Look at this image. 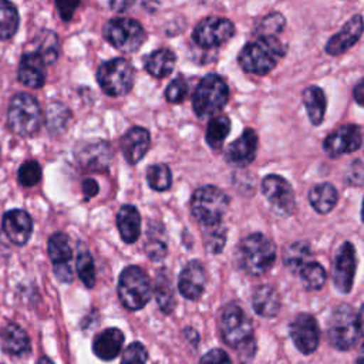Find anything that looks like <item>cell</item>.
<instances>
[{"label": "cell", "mask_w": 364, "mask_h": 364, "mask_svg": "<svg viewBox=\"0 0 364 364\" xmlns=\"http://www.w3.org/2000/svg\"><path fill=\"white\" fill-rule=\"evenodd\" d=\"M37 364H54V363L50 358H47V357H41Z\"/></svg>", "instance_id": "f5cc1de1"}, {"label": "cell", "mask_w": 364, "mask_h": 364, "mask_svg": "<svg viewBox=\"0 0 364 364\" xmlns=\"http://www.w3.org/2000/svg\"><path fill=\"white\" fill-rule=\"evenodd\" d=\"M38 44H37V53L41 55L43 61L46 65L53 64L57 57H58V37L54 31L50 30H43L38 37Z\"/></svg>", "instance_id": "8d00e7d4"}, {"label": "cell", "mask_w": 364, "mask_h": 364, "mask_svg": "<svg viewBox=\"0 0 364 364\" xmlns=\"http://www.w3.org/2000/svg\"><path fill=\"white\" fill-rule=\"evenodd\" d=\"M102 36L122 53H134L145 41L144 27L129 17L109 18L102 27Z\"/></svg>", "instance_id": "30bf717a"}, {"label": "cell", "mask_w": 364, "mask_h": 364, "mask_svg": "<svg viewBox=\"0 0 364 364\" xmlns=\"http://www.w3.org/2000/svg\"><path fill=\"white\" fill-rule=\"evenodd\" d=\"M363 34V17L361 14H354L333 37L326 43L324 51L333 57L344 54L350 50Z\"/></svg>", "instance_id": "ac0fdd59"}, {"label": "cell", "mask_w": 364, "mask_h": 364, "mask_svg": "<svg viewBox=\"0 0 364 364\" xmlns=\"http://www.w3.org/2000/svg\"><path fill=\"white\" fill-rule=\"evenodd\" d=\"M18 81L28 88H41L46 82V63L37 51H30L23 54L18 71Z\"/></svg>", "instance_id": "7402d4cb"}, {"label": "cell", "mask_w": 364, "mask_h": 364, "mask_svg": "<svg viewBox=\"0 0 364 364\" xmlns=\"http://www.w3.org/2000/svg\"><path fill=\"white\" fill-rule=\"evenodd\" d=\"M41 121L43 114L36 97L18 92L11 98L7 109V125L14 134L31 136L40 129Z\"/></svg>", "instance_id": "5b68a950"}, {"label": "cell", "mask_w": 364, "mask_h": 364, "mask_svg": "<svg viewBox=\"0 0 364 364\" xmlns=\"http://www.w3.org/2000/svg\"><path fill=\"white\" fill-rule=\"evenodd\" d=\"M176 63V55L169 48H158L151 53L145 61V70L155 78L168 77Z\"/></svg>", "instance_id": "f1b7e54d"}, {"label": "cell", "mask_w": 364, "mask_h": 364, "mask_svg": "<svg viewBox=\"0 0 364 364\" xmlns=\"http://www.w3.org/2000/svg\"><path fill=\"white\" fill-rule=\"evenodd\" d=\"M186 95H188V82L182 75L172 80L165 90V98L171 104L182 102L186 98Z\"/></svg>", "instance_id": "7bdbcfd3"}, {"label": "cell", "mask_w": 364, "mask_h": 364, "mask_svg": "<svg viewBox=\"0 0 364 364\" xmlns=\"http://www.w3.org/2000/svg\"><path fill=\"white\" fill-rule=\"evenodd\" d=\"M363 333V309L355 313L348 304L337 306L328 318V341L337 350H350Z\"/></svg>", "instance_id": "3957f363"}, {"label": "cell", "mask_w": 364, "mask_h": 364, "mask_svg": "<svg viewBox=\"0 0 364 364\" xmlns=\"http://www.w3.org/2000/svg\"><path fill=\"white\" fill-rule=\"evenodd\" d=\"M311 250L307 242H296L291 243L283 255V263L291 273H299V270L310 262Z\"/></svg>", "instance_id": "4dcf8cb0"}, {"label": "cell", "mask_w": 364, "mask_h": 364, "mask_svg": "<svg viewBox=\"0 0 364 364\" xmlns=\"http://www.w3.org/2000/svg\"><path fill=\"white\" fill-rule=\"evenodd\" d=\"M239 267L250 276L264 274L276 260V245L263 233L245 236L236 246Z\"/></svg>", "instance_id": "7a4b0ae2"}, {"label": "cell", "mask_w": 364, "mask_h": 364, "mask_svg": "<svg viewBox=\"0 0 364 364\" xmlns=\"http://www.w3.org/2000/svg\"><path fill=\"white\" fill-rule=\"evenodd\" d=\"M145 252L149 259L152 260H161L166 255V246L162 240H149L145 245Z\"/></svg>", "instance_id": "bcb514c9"}, {"label": "cell", "mask_w": 364, "mask_h": 364, "mask_svg": "<svg viewBox=\"0 0 364 364\" xmlns=\"http://www.w3.org/2000/svg\"><path fill=\"white\" fill-rule=\"evenodd\" d=\"M203 239L206 243V247L212 253H219L223 249V245L226 242V229L222 223L205 228L203 230Z\"/></svg>", "instance_id": "60d3db41"}, {"label": "cell", "mask_w": 364, "mask_h": 364, "mask_svg": "<svg viewBox=\"0 0 364 364\" xmlns=\"http://www.w3.org/2000/svg\"><path fill=\"white\" fill-rule=\"evenodd\" d=\"M363 363V357H361V354L358 355V360H357V364H361Z\"/></svg>", "instance_id": "db71d44e"}, {"label": "cell", "mask_w": 364, "mask_h": 364, "mask_svg": "<svg viewBox=\"0 0 364 364\" xmlns=\"http://www.w3.org/2000/svg\"><path fill=\"white\" fill-rule=\"evenodd\" d=\"M117 228L121 239L131 245L136 242L141 232V215L134 205H122L117 213Z\"/></svg>", "instance_id": "484cf974"}, {"label": "cell", "mask_w": 364, "mask_h": 364, "mask_svg": "<svg viewBox=\"0 0 364 364\" xmlns=\"http://www.w3.org/2000/svg\"><path fill=\"white\" fill-rule=\"evenodd\" d=\"M1 228L6 236L17 246L28 242L33 232L31 216L23 209H11L3 215Z\"/></svg>", "instance_id": "d6986e66"}, {"label": "cell", "mask_w": 364, "mask_h": 364, "mask_svg": "<svg viewBox=\"0 0 364 364\" xmlns=\"http://www.w3.org/2000/svg\"><path fill=\"white\" fill-rule=\"evenodd\" d=\"M235 34V24L225 17H206L200 20L192 31V40L203 48L218 47Z\"/></svg>", "instance_id": "7c38bea8"}, {"label": "cell", "mask_w": 364, "mask_h": 364, "mask_svg": "<svg viewBox=\"0 0 364 364\" xmlns=\"http://www.w3.org/2000/svg\"><path fill=\"white\" fill-rule=\"evenodd\" d=\"M290 337L296 348L303 354H311L316 351L320 340V330L316 318L311 314H297L289 327Z\"/></svg>", "instance_id": "5bb4252c"}, {"label": "cell", "mask_w": 364, "mask_h": 364, "mask_svg": "<svg viewBox=\"0 0 364 364\" xmlns=\"http://www.w3.org/2000/svg\"><path fill=\"white\" fill-rule=\"evenodd\" d=\"M146 182L154 191H166L172 185V173L168 165L154 164L146 169Z\"/></svg>", "instance_id": "74e56055"}, {"label": "cell", "mask_w": 364, "mask_h": 364, "mask_svg": "<svg viewBox=\"0 0 364 364\" xmlns=\"http://www.w3.org/2000/svg\"><path fill=\"white\" fill-rule=\"evenodd\" d=\"M0 344L4 353L10 355H24L30 351V338L27 333L14 323L6 324L0 330Z\"/></svg>", "instance_id": "d4e9b609"}, {"label": "cell", "mask_w": 364, "mask_h": 364, "mask_svg": "<svg viewBox=\"0 0 364 364\" xmlns=\"http://www.w3.org/2000/svg\"><path fill=\"white\" fill-rule=\"evenodd\" d=\"M286 20L282 13L279 11H272L267 16H264L260 23L256 27V34L257 36H276L284 28Z\"/></svg>", "instance_id": "f35d334b"}, {"label": "cell", "mask_w": 364, "mask_h": 364, "mask_svg": "<svg viewBox=\"0 0 364 364\" xmlns=\"http://www.w3.org/2000/svg\"><path fill=\"white\" fill-rule=\"evenodd\" d=\"M70 118V111L60 102H54L48 107L47 111V125L48 129L55 132V131H61L67 121Z\"/></svg>", "instance_id": "b9f144b4"}, {"label": "cell", "mask_w": 364, "mask_h": 364, "mask_svg": "<svg viewBox=\"0 0 364 364\" xmlns=\"http://www.w3.org/2000/svg\"><path fill=\"white\" fill-rule=\"evenodd\" d=\"M355 247L350 242H344L336 255L333 267V283L340 293H348L354 283L355 274Z\"/></svg>", "instance_id": "2e32d148"}, {"label": "cell", "mask_w": 364, "mask_h": 364, "mask_svg": "<svg viewBox=\"0 0 364 364\" xmlns=\"http://www.w3.org/2000/svg\"><path fill=\"white\" fill-rule=\"evenodd\" d=\"M122 344H124L122 331L119 328L109 327L100 331L94 337L92 351L98 358L104 361H109L119 354Z\"/></svg>", "instance_id": "cb8c5ba5"}, {"label": "cell", "mask_w": 364, "mask_h": 364, "mask_svg": "<svg viewBox=\"0 0 364 364\" xmlns=\"http://www.w3.org/2000/svg\"><path fill=\"white\" fill-rule=\"evenodd\" d=\"M18 11L10 0H0V40L11 38L18 28Z\"/></svg>", "instance_id": "d6a6232c"}, {"label": "cell", "mask_w": 364, "mask_h": 364, "mask_svg": "<svg viewBox=\"0 0 364 364\" xmlns=\"http://www.w3.org/2000/svg\"><path fill=\"white\" fill-rule=\"evenodd\" d=\"M48 256L54 266V274L60 282L70 283L74 277L71 267L73 250L70 246V239L65 233L57 232L48 239Z\"/></svg>", "instance_id": "9a60e30c"}, {"label": "cell", "mask_w": 364, "mask_h": 364, "mask_svg": "<svg viewBox=\"0 0 364 364\" xmlns=\"http://www.w3.org/2000/svg\"><path fill=\"white\" fill-rule=\"evenodd\" d=\"M149 131L142 127L129 128L121 138V151L128 164L139 162L149 148Z\"/></svg>", "instance_id": "603a6c76"}, {"label": "cell", "mask_w": 364, "mask_h": 364, "mask_svg": "<svg viewBox=\"0 0 364 364\" xmlns=\"http://www.w3.org/2000/svg\"><path fill=\"white\" fill-rule=\"evenodd\" d=\"M361 144H363L361 127L355 124H347V125L338 127L336 131L328 134L324 139L323 148L328 156L337 158L340 155L350 154L360 149Z\"/></svg>", "instance_id": "4fadbf2b"}, {"label": "cell", "mask_w": 364, "mask_h": 364, "mask_svg": "<svg viewBox=\"0 0 364 364\" xmlns=\"http://www.w3.org/2000/svg\"><path fill=\"white\" fill-rule=\"evenodd\" d=\"M286 47L276 36H259L243 46L237 55L240 67L255 75H266L284 57Z\"/></svg>", "instance_id": "6da1fadb"}, {"label": "cell", "mask_w": 364, "mask_h": 364, "mask_svg": "<svg viewBox=\"0 0 364 364\" xmlns=\"http://www.w3.org/2000/svg\"><path fill=\"white\" fill-rule=\"evenodd\" d=\"M353 97H354V100L357 101L358 105L363 104V101H364V81H363V80H360V81L357 82V85L354 87V90H353Z\"/></svg>", "instance_id": "816d5d0a"}, {"label": "cell", "mask_w": 364, "mask_h": 364, "mask_svg": "<svg viewBox=\"0 0 364 364\" xmlns=\"http://www.w3.org/2000/svg\"><path fill=\"white\" fill-rule=\"evenodd\" d=\"M347 181L351 185L361 186V183H363V162H361V159H355L350 165V169L347 172Z\"/></svg>", "instance_id": "c3c4849f"}, {"label": "cell", "mask_w": 364, "mask_h": 364, "mask_svg": "<svg viewBox=\"0 0 364 364\" xmlns=\"http://www.w3.org/2000/svg\"><path fill=\"white\" fill-rule=\"evenodd\" d=\"M230 131V119L226 115H216L208 122L206 128V142L210 148L218 149L225 142Z\"/></svg>", "instance_id": "e575fe53"}, {"label": "cell", "mask_w": 364, "mask_h": 364, "mask_svg": "<svg viewBox=\"0 0 364 364\" xmlns=\"http://www.w3.org/2000/svg\"><path fill=\"white\" fill-rule=\"evenodd\" d=\"M135 71L125 58H111L104 61L97 70V81L101 90L109 97L125 95L131 91Z\"/></svg>", "instance_id": "9c48e42d"}, {"label": "cell", "mask_w": 364, "mask_h": 364, "mask_svg": "<svg viewBox=\"0 0 364 364\" xmlns=\"http://www.w3.org/2000/svg\"><path fill=\"white\" fill-rule=\"evenodd\" d=\"M118 297L122 306L132 311L141 310L149 301V277L139 266L132 264L121 272L118 280Z\"/></svg>", "instance_id": "ba28073f"}, {"label": "cell", "mask_w": 364, "mask_h": 364, "mask_svg": "<svg viewBox=\"0 0 364 364\" xmlns=\"http://www.w3.org/2000/svg\"><path fill=\"white\" fill-rule=\"evenodd\" d=\"M262 193L272 210L279 216H290L296 208L291 185L279 175H267L262 181Z\"/></svg>", "instance_id": "8fae6325"}, {"label": "cell", "mask_w": 364, "mask_h": 364, "mask_svg": "<svg viewBox=\"0 0 364 364\" xmlns=\"http://www.w3.org/2000/svg\"><path fill=\"white\" fill-rule=\"evenodd\" d=\"M75 267L84 286L88 289H92L95 286V267H94L92 256L88 252V249L84 246V243H78L77 246Z\"/></svg>", "instance_id": "836d02e7"}, {"label": "cell", "mask_w": 364, "mask_h": 364, "mask_svg": "<svg viewBox=\"0 0 364 364\" xmlns=\"http://www.w3.org/2000/svg\"><path fill=\"white\" fill-rule=\"evenodd\" d=\"M301 283L304 289L307 290H320L326 283V270L324 267L317 262H307L300 270H299Z\"/></svg>", "instance_id": "d590c367"}, {"label": "cell", "mask_w": 364, "mask_h": 364, "mask_svg": "<svg viewBox=\"0 0 364 364\" xmlns=\"http://www.w3.org/2000/svg\"><path fill=\"white\" fill-rule=\"evenodd\" d=\"M132 3H134V0H109L111 9H112L114 11H117V13L125 11Z\"/></svg>", "instance_id": "f907efd6"}, {"label": "cell", "mask_w": 364, "mask_h": 364, "mask_svg": "<svg viewBox=\"0 0 364 364\" xmlns=\"http://www.w3.org/2000/svg\"><path fill=\"white\" fill-rule=\"evenodd\" d=\"M146 360H148V353L144 344L139 341H134L125 348L121 364H146Z\"/></svg>", "instance_id": "ee69618b"}, {"label": "cell", "mask_w": 364, "mask_h": 364, "mask_svg": "<svg viewBox=\"0 0 364 364\" xmlns=\"http://www.w3.org/2000/svg\"><path fill=\"white\" fill-rule=\"evenodd\" d=\"M338 200V193L334 185L328 182L317 183L309 191V202L318 213H328Z\"/></svg>", "instance_id": "f546056e"}, {"label": "cell", "mask_w": 364, "mask_h": 364, "mask_svg": "<svg viewBox=\"0 0 364 364\" xmlns=\"http://www.w3.org/2000/svg\"><path fill=\"white\" fill-rule=\"evenodd\" d=\"M78 4H80V0H55V6L58 9L60 17L64 21H70L73 18V14L78 7Z\"/></svg>", "instance_id": "7dc6e473"}, {"label": "cell", "mask_w": 364, "mask_h": 364, "mask_svg": "<svg viewBox=\"0 0 364 364\" xmlns=\"http://www.w3.org/2000/svg\"><path fill=\"white\" fill-rule=\"evenodd\" d=\"M256 149L257 134L252 128H246L243 134L228 146L225 159L235 166H247L255 161Z\"/></svg>", "instance_id": "44dd1931"}, {"label": "cell", "mask_w": 364, "mask_h": 364, "mask_svg": "<svg viewBox=\"0 0 364 364\" xmlns=\"http://www.w3.org/2000/svg\"><path fill=\"white\" fill-rule=\"evenodd\" d=\"M82 192H84V196H85L87 199L94 198V196L98 193V183H97L94 179H91V178L85 179V181L82 182Z\"/></svg>", "instance_id": "681fc988"}, {"label": "cell", "mask_w": 364, "mask_h": 364, "mask_svg": "<svg viewBox=\"0 0 364 364\" xmlns=\"http://www.w3.org/2000/svg\"><path fill=\"white\" fill-rule=\"evenodd\" d=\"M78 164L90 171H107L112 162V149L107 141H92L80 146L75 152Z\"/></svg>", "instance_id": "e0dca14e"}, {"label": "cell", "mask_w": 364, "mask_h": 364, "mask_svg": "<svg viewBox=\"0 0 364 364\" xmlns=\"http://www.w3.org/2000/svg\"><path fill=\"white\" fill-rule=\"evenodd\" d=\"M17 178H18L20 185H23L26 188H31V186L37 185L41 179V166H40V164L37 161H33V159L26 161L18 168Z\"/></svg>", "instance_id": "ab89813d"}, {"label": "cell", "mask_w": 364, "mask_h": 364, "mask_svg": "<svg viewBox=\"0 0 364 364\" xmlns=\"http://www.w3.org/2000/svg\"><path fill=\"white\" fill-rule=\"evenodd\" d=\"M206 286V270L199 260H191L179 274L178 287L188 300H199Z\"/></svg>", "instance_id": "ffe728a7"}, {"label": "cell", "mask_w": 364, "mask_h": 364, "mask_svg": "<svg viewBox=\"0 0 364 364\" xmlns=\"http://www.w3.org/2000/svg\"><path fill=\"white\" fill-rule=\"evenodd\" d=\"M228 205L229 198L222 189L213 185H205L193 192L191 210L193 218L202 226L209 228L222 223Z\"/></svg>", "instance_id": "8992f818"}, {"label": "cell", "mask_w": 364, "mask_h": 364, "mask_svg": "<svg viewBox=\"0 0 364 364\" xmlns=\"http://www.w3.org/2000/svg\"><path fill=\"white\" fill-rule=\"evenodd\" d=\"M155 297L158 301L159 309L165 313L169 314L172 313L175 307V296H173V289H172V282L165 270L158 272L156 280H155Z\"/></svg>", "instance_id": "1f68e13d"}, {"label": "cell", "mask_w": 364, "mask_h": 364, "mask_svg": "<svg viewBox=\"0 0 364 364\" xmlns=\"http://www.w3.org/2000/svg\"><path fill=\"white\" fill-rule=\"evenodd\" d=\"M280 306V296L272 286H259L252 296V307L262 317L270 318L277 316Z\"/></svg>", "instance_id": "4316f807"}, {"label": "cell", "mask_w": 364, "mask_h": 364, "mask_svg": "<svg viewBox=\"0 0 364 364\" xmlns=\"http://www.w3.org/2000/svg\"><path fill=\"white\" fill-rule=\"evenodd\" d=\"M303 102L309 119L313 125H320L324 119L327 100L324 91L317 85H310L303 91Z\"/></svg>", "instance_id": "83f0119b"}, {"label": "cell", "mask_w": 364, "mask_h": 364, "mask_svg": "<svg viewBox=\"0 0 364 364\" xmlns=\"http://www.w3.org/2000/svg\"><path fill=\"white\" fill-rule=\"evenodd\" d=\"M200 364H233V363L223 350L213 348L202 357Z\"/></svg>", "instance_id": "f6af8a7d"}, {"label": "cell", "mask_w": 364, "mask_h": 364, "mask_svg": "<svg viewBox=\"0 0 364 364\" xmlns=\"http://www.w3.org/2000/svg\"><path fill=\"white\" fill-rule=\"evenodd\" d=\"M228 98V84L220 75L210 73L196 85L192 95V108L199 118L212 117L225 108Z\"/></svg>", "instance_id": "277c9868"}, {"label": "cell", "mask_w": 364, "mask_h": 364, "mask_svg": "<svg viewBox=\"0 0 364 364\" xmlns=\"http://www.w3.org/2000/svg\"><path fill=\"white\" fill-rule=\"evenodd\" d=\"M220 334L223 341L232 348H255L253 326L246 311L236 303H229L220 314Z\"/></svg>", "instance_id": "52a82bcc"}]
</instances>
